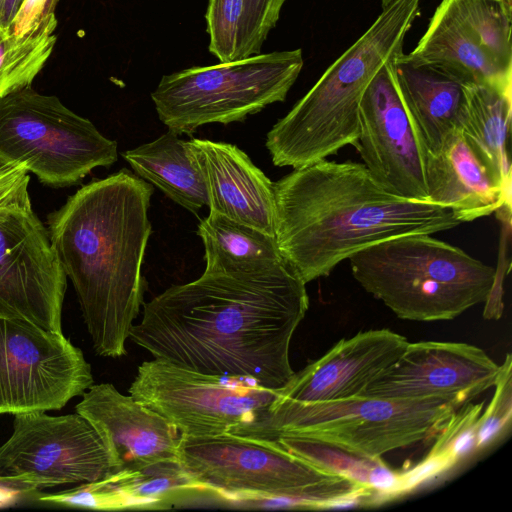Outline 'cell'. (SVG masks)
<instances>
[{"instance_id":"obj_2","label":"cell","mask_w":512,"mask_h":512,"mask_svg":"<svg viewBox=\"0 0 512 512\" xmlns=\"http://www.w3.org/2000/svg\"><path fill=\"white\" fill-rule=\"evenodd\" d=\"M150 183L123 168L94 180L47 216L51 243L75 289L96 354H126L144 304L143 258L152 231Z\"/></svg>"},{"instance_id":"obj_33","label":"cell","mask_w":512,"mask_h":512,"mask_svg":"<svg viewBox=\"0 0 512 512\" xmlns=\"http://www.w3.org/2000/svg\"><path fill=\"white\" fill-rule=\"evenodd\" d=\"M57 1L24 0L9 27V33L21 35L36 28L46 18L55 14Z\"/></svg>"},{"instance_id":"obj_22","label":"cell","mask_w":512,"mask_h":512,"mask_svg":"<svg viewBox=\"0 0 512 512\" xmlns=\"http://www.w3.org/2000/svg\"><path fill=\"white\" fill-rule=\"evenodd\" d=\"M400 56L394 61L396 86L424 149L435 153L457 126L464 100L463 84Z\"/></svg>"},{"instance_id":"obj_1","label":"cell","mask_w":512,"mask_h":512,"mask_svg":"<svg viewBox=\"0 0 512 512\" xmlns=\"http://www.w3.org/2000/svg\"><path fill=\"white\" fill-rule=\"evenodd\" d=\"M308 308L306 283L289 265L203 273L144 303L129 338L156 359L278 390L295 373L290 344Z\"/></svg>"},{"instance_id":"obj_18","label":"cell","mask_w":512,"mask_h":512,"mask_svg":"<svg viewBox=\"0 0 512 512\" xmlns=\"http://www.w3.org/2000/svg\"><path fill=\"white\" fill-rule=\"evenodd\" d=\"M408 340L389 329L359 332L335 343L277 390L275 404H304L359 396L404 352Z\"/></svg>"},{"instance_id":"obj_11","label":"cell","mask_w":512,"mask_h":512,"mask_svg":"<svg viewBox=\"0 0 512 512\" xmlns=\"http://www.w3.org/2000/svg\"><path fill=\"white\" fill-rule=\"evenodd\" d=\"M128 392L169 421L183 437L235 434L275 400L277 390L206 375L162 359L143 362Z\"/></svg>"},{"instance_id":"obj_31","label":"cell","mask_w":512,"mask_h":512,"mask_svg":"<svg viewBox=\"0 0 512 512\" xmlns=\"http://www.w3.org/2000/svg\"><path fill=\"white\" fill-rule=\"evenodd\" d=\"M287 0H244L239 28L237 60L261 53Z\"/></svg>"},{"instance_id":"obj_36","label":"cell","mask_w":512,"mask_h":512,"mask_svg":"<svg viewBox=\"0 0 512 512\" xmlns=\"http://www.w3.org/2000/svg\"><path fill=\"white\" fill-rule=\"evenodd\" d=\"M5 2L6 0H0V33H1V22H2V15H3V10H4V5H5Z\"/></svg>"},{"instance_id":"obj_38","label":"cell","mask_w":512,"mask_h":512,"mask_svg":"<svg viewBox=\"0 0 512 512\" xmlns=\"http://www.w3.org/2000/svg\"><path fill=\"white\" fill-rule=\"evenodd\" d=\"M1 164V163H0Z\"/></svg>"},{"instance_id":"obj_12","label":"cell","mask_w":512,"mask_h":512,"mask_svg":"<svg viewBox=\"0 0 512 512\" xmlns=\"http://www.w3.org/2000/svg\"><path fill=\"white\" fill-rule=\"evenodd\" d=\"M92 384L91 365L63 332L0 318V414L60 410Z\"/></svg>"},{"instance_id":"obj_30","label":"cell","mask_w":512,"mask_h":512,"mask_svg":"<svg viewBox=\"0 0 512 512\" xmlns=\"http://www.w3.org/2000/svg\"><path fill=\"white\" fill-rule=\"evenodd\" d=\"M244 0H208L205 13L209 52L220 62L237 60Z\"/></svg>"},{"instance_id":"obj_23","label":"cell","mask_w":512,"mask_h":512,"mask_svg":"<svg viewBox=\"0 0 512 512\" xmlns=\"http://www.w3.org/2000/svg\"><path fill=\"white\" fill-rule=\"evenodd\" d=\"M456 128L497 183L511 195L509 137L512 89L464 84Z\"/></svg>"},{"instance_id":"obj_32","label":"cell","mask_w":512,"mask_h":512,"mask_svg":"<svg viewBox=\"0 0 512 512\" xmlns=\"http://www.w3.org/2000/svg\"><path fill=\"white\" fill-rule=\"evenodd\" d=\"M29 172L18 164H0V206L29 200Z\"/></svg>"},{"instance_id":"obj_20","label":"cell","mask_w":512,"mask_h":512,"mask_svg":"<svg viewBox=\"0 0 512 512\" xmlns=\"http://www.w3.org/2000/svg\"><path fill=\"white\" fill-rule=\"evenodd\" d=\"M206 492L179 461L112 472L104 478L52 494L38 501L96 510L167 509L184 498Z\"/></svg>"},{"instance_id":"obj_25","label":"cell","mask_w":512,"mask_h":512,"mask_svg":"<svg viewBox=\"0 0 512 512\" xmlns=\"http://www.w3.org/2000/svg\"><path fill=\"white\" fill-rule=\"evenodd\" d=\"M136 174L154 184L167 197L196 213L208 206V194L201 171L187 141L168 130L152 142L122 153Z\"/></svg>"},{"instance_id":"obj_3","label":"cell","mask_w":512,"mask_h":512,"mask_svg":"<svg viewBox=\"0 0 512 512\" xmlns=\"http://www.w3.org/2000/svg\"><path fill=\"white\" fill-rule=\"evenodd\" d=\"M273 188L277 246L306 284L378 242L461 224L449 208L394 195L357 162L323 159L294 169Z\"/></svg>"},{"instance_id":"obj_7","label":"cell","mask_w":512,"mask_h":512,"mask_svg":"<svg viewBox=\"0 0 512 512\" xmlns=\"http://www.w3.org/2000/svg\"><path fill=\"white\" fill-rule=\"evenodd\" d=\"M456 405L440 400L356 396L271 405L236 435L270 441L279 434L320 441L367 458L435 438Z\"/></svg>"},{"instance_id":"obj_27","label":"cell","mask_w":512,"mask_h":512,"mask_svg":"<svg viewBox=\"0 0 512 512\" xmlns=\"http://www.w3.org/2000/svg\"><path fill=\"white\" fill-rule=\"evenodd\" d=\"M484 402L464 404L447 420L427 456L410 470L403 472L408 492L449 471L465 459L476 455L477 429Z\"/></svg>"},{"instance_id":"obj_14","label":"cell","mask_w":512,"mask_h":512,"mask_svg":"<svg viewBox=\"0 0 512 512\" xmlns=\"http://www.w3.org/2000/svg\"><path fill=\"white\" fill-rule=\"evenodd\" d=\"M111 470L101 438L77 412L14 414L13 432L0 445V475L25 476L40 490L97 481Z\"/></svg>"},{"instance_id":"obj_16","label":"cell","mask_w":512,"mask_h":512,"mask_svg":"<svg viewBox=\"0 0 512 512\" xmlns=\"http://www.w3.org/2000/svg\"><path fill=\"white\" fill-rule=\"evenodd\" d=\"M501 365L461 342L408 343L401 356L359 396L392 400L440 399L461 407L495 385Z\"/></svg>"},{"instance_id":"obj_28","label":"cell","mask_w":512,"mask_h":512,"mask_svg":"<svg viewBox=\"0 0 512 512\" xmlns=\"http://www.w3.org/2000/svg\"><path fill=\"white\" fill-rule=\"evenodd\" d=\"M56 27L53 14L24 34H0V98L31 86L53 52Z\"/></svg>"},{"instance_id":"obj_34","label":"cell","mask_w":512,"mask_h":512,"mask_svg":"<svg viewBox=\"0 0 512 512\" xmlns=\"http://www.w3.org/2000/svg\"><path fill=\"white\" fill-rule=\"evenodd\" d=\"M40 491L25 476L0 475V508L14 506L32 498L37 500Z\"/></svg>"},{"instance_id":"obj_9","label":"cell","mask_w":512,"mask_h":512,"mask_svg":"<svg viewBox=\"0 0 512 512\" xmlns=\"http://www.w3.org/2000/svg\"><path fill=\"white\" fill-rule=\"evenodd\" d=\"M117 159V143L58 97L27 86L0 98L1 164L22 165L45 185L67 187Z\"/></svg>"},{"instance_id":"obj_15","label":"cell","mask_w":512,"mask_h":512,"mask_svg":"<svg viewBox=\"0 0 512 512\" xmlns=\"http://www.w3.org/2000/svg\"><path fill=\"white\" fill-rule=\"evenodd\" d=\"M394 61L376 74L363 94L356 149L386 190L428 201L424 147L396 86Z\"/></svg>"},{"instance_id":"obj_29","label":"cell","mask_w":512,"mask_h":512,"mask_svg":"<svg viewBox=\"0 0 512 512\" xmlns=\"http://www.w3.org/2000/svg\"><path fill=\"white\" fill-rule=\"evenodd\" d=\"M495 392L479 417L476 453L487 451L511 428L512 418V356L506 354L495 382Z\"/></svg>"},{"instance_id":"obj_6","label":"cell","mask_w":512,"mask_h":512,"mask_svg":"<svg viewBox=\"0 0 512 512\" xmlns=\"http://www.w3.org/2000/svg\"><path fill=\"white\" fill-rule=\"evenodd\" d=\"M349 263L355 280L403 320H452L485 303L498 284L497 269L432 234L378 242Z\"/></svg>"},{"instance_id":"obj_4","label":"cell","mask_w":512,"mask_h":512,"mask_svg":"<svg viewBox=\"0 0 512 512\" xmlns=\"http://www.w3.org/2000/svg\"><path fill=\"white\" fill-rule=\"evenodd\" d=\"M421 0H393L369 28L323 72L309 91L268 132L266 148L275 166L294 169L358 146L360 103L403 45L419 15Z\"/></svg>"},{"instance_id":"obj_17","label":"cell","mask_w":512,"mask_h":512,"mask_svg":"<svg viewBox=\"0 0 512 512\" xmlns=\"http://www.w3.org/2000/svg\"><path fill=\"white\" fill-rule=\"evenodd\" d=\"M75 406L105 445L112 472L179 461V431L164 417L110 383L92 384Z\"/></svg>"},{"instance_id":"obj_19","label":"cell","mask_w":512,"mask_h":512,"mask_svg":"<svg viewBox=\"0 0 512 512\" xmlns=\"http://www.w3.org/2000/svg\"><path fill=\"white\" fill-rule=\"evenodd\" d=\"M188 148L203 176L210 212L274 236L273 182L236 145L193 138Z\"/></svg>"},{"instance_id":"obj_24","label":"cell","mask_w":512,"mask_h":512,"mask_svg":"<svg viewBox=\"0 0 512 512\" xmlns=\"http://www.w3.org/2000/svg\"><path fill=\"white\" fill-rule=\"evenodd\" d=\"M197 234L205 249L204 273L264 274L289 265L273 235L222 214L210 212Z\"/></svg>"},{"instance_id":"obj_13","label":"cell","mask_w":512,"mask_h":512,"mask_svg":"<svg viewBox=\"0 0 512 512\" xmlns=\"http://www.w3.org/2000/svg\"><path fill=\"white\" fill-rule=\"evenodd\" d=\"M67 276L31 200L0 206V318L62 332Z\"/></svg>"},{"instance_id":"obj_26","label":"cell","mask_w":512,"mask_h":512,"mask_svg":"<svg viewBox=\"0 0 512 512\" xmlns=\"http://www.w3.org/2000/svg\"><path fill=\"white\" fill-rule=\"evenodd\" d=\"M270 441L318 468L372 489L378 494L380 504L403 496L401 472L389 468L381 458L358 456L320 441L292 435L279 434Z\"/></svg>"},{"instance_id":"obj_5","label":"cell","mask_w":512,"mask_h":512,"mask_svg":"<svg viewBox=\"0 0 512 512\" xmlns=\"http://www.w3.org/2000/svg\"><path fill=\"white\" fill-rule=\"evenodd\" d=\"M179 462L206 495L243 507L344 508L366 505L376 494L288 453L272 441L232 433L181 436Z\"/></svg>"},{"instance_id":"obj_37","label":"cell","mask_w":512,"mask_h":512,"mask_svg":"<svg viewBox=\"0 0 512 512\" xmlns=\"http://www.w3.org/2000/svg\"><path fill=\"white\" fill-rule=\"evenodd\" d=\"M393 0H380L381 2V7H385L387 6L389 3H391Z\"/></svg>"},{"instance_id":"obj_35","label":"cell","mask_w":512,"mask_h":512,"mask_svg":"<svg viewBox=\"0 0 512 512\" xmlns=\"http://www.w3.org/2000/svg\"><path fill=\"white\" fill-rule=\"evenodd\" d=\"M24 0H6L2 15L1 22V33L6 34L9 33V27L18 13L22 3Z\"/></svg>"},{"instance_id":"obj_8","label":"cell","mask_w":512,"mask_h":512,"mask_svg":"<svg viewBox=\"0 0 512 512\" xmlns=\"http://www.w3.org/2000/svg\"><path fill=\"white\" fill-rule=\"evenodd\" d=\"M303 66L300 48L193 66L163 75L151 99L168 130L191 134L210 123L244 121L285 101Z\"/></svg>"},{"instance_id":"obj_10","label":"cell","mask_w":512,"mask_h":512,"mask_svg":"<svg viewBox=\"0 0 512 512\" xmlns=\"http://www.w3.org/2000/svg\"><path fill=\"white\" fill-rule=\"evenodd\" d=\"M511 31V0H442L415 48L400 58L463 85L512 89Z\"/></svg>"},{"instance_id":"obj_21","label":"cell","mask_w":512,"mask_h":512,"mask_svg":"<svg viewBox=\"0 0 512 512\" xmlns=\"http://www.w3.org/2000/svg\"><path fill=\"white\" fill-rule=\"evenodd\" d=\"M428 201L453 211L463 222L511 208V197L469 147L460 131L452 130L440 149H424Z\"/></svg>"}]
</instances>
